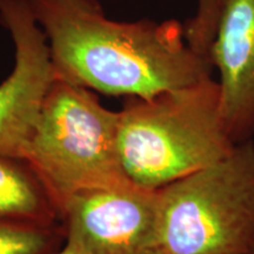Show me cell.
I'll use <instances>...</instances> for the list:
<instances>
[{"instance_id":"obj_1","label":"cell","mask_w":254,"mask_h":254,"mask_svg":"<svg viewBox=\"0 0 254 254\" xmlns=\"http://www.w3.org/2000/svg\"><path fill=\"white\" fill-rule=\"evenodd\" d=\"M56 75L112 97L150 99L212 78L177 19L118 21L98 0H27Z\"/></svg>"},{"instance_id":"obj_2","label":"cell","mask_w":254,"mask_h":254,"mask_svg":"<svg viewBox=\"0 0 254 254\" xmlns=\"http://www.w3.org/2000/svg\"><path fill=\"white\" fill-rule=\"evenodd\" d=\"M124 171L135 185L159 190L220 160L236 146L221 112L220 86L208 78L150 99L125 98L119 111Z\"/></svg>"},{"instance_id":"obj_3","label":"cell","mask_w":254,"mask_h":254,"mask_svg":"<svg viewBox=\"0 0 254 254\" xmlns=\"http://www.w3.org/2000/svg\"><path fill=\"white\" fill-rule=\"evenodd\" d=\"M154 254H254V140L158 190Z\"/></svg>"},{"instance_id":"obj_4","label":"cell","mask_w":254,"mask_h":254,"mask_svg":"<svg viewBox=\"0 0 254 254\" xmlns=\"http://www.w3.org/2000/svg\"><path fill=\"white\" fill-rule=\"evenodd\" d=\"M119 112L101 105L93 91L63 78L44 98L25 158L59 208L80 190L131 180L119 150Z\"/></svg>"},{"instance_id":"obj_5","label":"cell","mask_w":254,"mask_h":254,"mask_svg":"<svg viewBox=\"0 0 254 254\" xmlns=\"http://www.w3.org/2000/svg\"><path fill=\"white\" fill-rule=\"evenodd\" d=\"M60 221L75 254H154L158 190L132 182L80 190L60 206Z\"/></svg>"},{"instance_id":"obj_6","label":"cell","mask_w":254,"mask_h":254,"mask_svg":"<svg viewBox=\"0 0 254 254\" xmlns=\"http://www.w3.org/2000/svg\"><path fill=\"white\" fill-rule=\"evenodd\" d=\"M0 25L14 46L13 69L0 84V154L25 158L56 72L27 0H0Z\"/></svg>"},{"instance_id":"obj_7","label":"cell","mask_w":254,"mask_h":254,"mask_svg":"<svg viewBox=\"0 0 254 254\" xmlns=\"http://www.w3.org/2000/svg\"><path fill=\"white\" fill-rule=\"evenodd\" d=\"M208 59L234 144L254 140V0H222Z\"/></svg>"},{"instance_id":"obj_8","label":"cell","mask_w":254,"mask_h":254,"mask_svg":"<svg viewBox=\"0 0 254 254\" xmlns=\"http://www.w3.org/2000/svg\"><path fill=\"white\" fill-rule=\"evenodd\" d=\"M0 218L59 224L55 199L26 159L0 154Z\"/></svg>"},{"instance_id":"obj_9","label":"cell","mask_w":254,"mask_h":254,"mask_svg":"<svg viewBox=\"0 0 254 254\" xmlns=\"http://www.w3.org/2000/svg\"><path fill=\"white\" fill-rule=\"evenodd\" d=\"M65 246L63 224L0 218V254H56Z\"/></svg>"},{"instance_id":"obj_10","label":"cell","mask_w":254,"mask_h":254,"mask_svg":"<svg viewBox=\"0 0 254 254\" xmlns=\"http://www.w3.org/2000/svg\"><path fill=\"white\" fill-rule=\"evenodd\" d=\"M221 2L222 0H195L194 14L184 23L187 43L195 52L207 59L217 28Z\"/></svg>"},{"instance_id":"obj_11","label":"cell","mask_w":254,"mask_h":254,"mask_svg":"<svg viewBox=\"0 0 254 254\" xmlns=\"http://www.w3.org/2000/svg\"><path fill=\"white\" fill-rule=\"evenodd\" d=\"M56 254H75L74 252H73L72 250H69L68 247H66V246H64L62 250L59 251V252H57Z\"/></svg>"}]
</instances>
